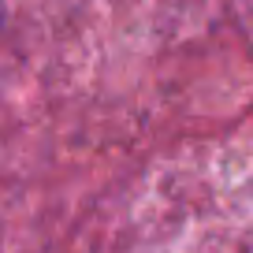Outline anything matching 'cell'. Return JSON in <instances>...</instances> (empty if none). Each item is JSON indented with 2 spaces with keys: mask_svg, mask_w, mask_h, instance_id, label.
Instances as JSON below:
<instances>
[{
  "mask_svg": "<svg viewBox=\"0 0 253 253\" xmlns=\"http://www.w3.org/2000/svg\"><path fill=\"white\" fill-rule=\"evenodd\" d=\"M0 23H4V8H0Z\"/></svg>",
  "mask_w": 253,
  "mask_h": 253,
  "instance_id": "obj_1",
  "label": "cell"
}]
</instances>
